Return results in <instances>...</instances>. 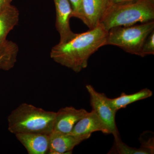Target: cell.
Segmentation results:
<instances>
[{"instance_id": "obj_1", "label": "cell", "mask_w": 154, "mask_h": 154, "mask_svg": "<svg viewBox=\"0 0 154 154\" xmlns=\"http://www.w3.org/2000/svg\"><path fill=\"white\" fill-rule=\"evenodd\" d=\"M108 31L101 24L85 32L76 33L66 42H59L53 47L50 57L61 65L80 72L88 67L92 55L106 45Z\"/></svg>"}, {"instance_id": "obj_2", "label": "cell", "mask_w": 154, "mask_h": 154, "mask_svg": "<svg viewBox=\"0 0 154 154\" xmlns=\"http://www.w3.org/2000/svg\"><path fill=\"white\" fill-rule=\"evenodd\" d=\"M55 116L56 112L22 103L12 110L8 116V129L14 134L40 133L49 135L53 131Z\"/></svg>"}, {"instance_id": "obj_3", "label": "cell", "mask_w": 154, "mask_h": 154, "mask_svg": "<svg viewBox=\"0 0 154 154\" xmlns=\"http://www.w3.org/2000/svg\"><path fill=\"white\" fill-rule=\"evenodd\" d=\"M154 4L149 0H136L132 2L111 5L101 21L106 30L137 23L154 21Z\"/></svg>"}, {"instance_id": "obj_4", "label": "cell", "mask_w": 154, "mask_h": 154, "mask_svg": "<svg viewBox=\"0 0 154 154\" xmlns=\"http://www.w3.org/2000/svg\"><path fill=\"white\" fill-rule=\"evenodd\" d=\"M153 30L154 21L112 28L108 31L106 45L117 46L127 53L140 56L145 40Z\"/></svg>"}, {"instance_id": "obj_5", "label": "cell", "mask_w": 154, "mask_h": 154, "mask_svg": "<svg viewBox=\"0 0 154 154\" xmlns=\"http://www.w3.org/2000/svg\"><path fill=\"white\" fill-rule=\"evenodd\" d=\"M86 88L90 96V104L92 110L100 118L108 131L109 134H112L114 138L119 137V132L116 123V112L108 102V98L104 93L98 92L90 85Z\"/></svg>"}, {"instance_id": "obj_6", "label": "cell", "mask_w": 154, "mask_h": 154, "mask_svg": "<svg viewBox=\"0 0 154 154\" xmlns=\"http://www.w3.org/2000/svg\"><path fill=\"white\" fill-rule=\"evenodd\" d=\"M56 10L55 26L60 36L59 42H66L71 39L76 33L71 29L69 20L72 9L69 0H54Z\"/></svg>"}, {"instance_id": "obj_7", "label": "cell", "mask_w": 154, "mask_h": 154, "mask_svg": "<svg viewBox=\"0 0 154 154\" xmlns=\"http://www.w3.org/2000/svg\"><path fill=\"white\" fill-rule=\"evenodd\" d=\"M111 5L110 0H83L82 21L90 29L97 27Z\"/></svg>"}, {"instance_id": "obj_8", "label": "cell", "mask_w": 154, "mask_h": 154, "mask_svg": "<svg viewBox=\"0 0 154 154\" xmlns=\"http://www.w3.org/2000/svg\"><path fill=\"white\" fill-rule=\"evenodd\" d=\"M88 112L83 108L77 109L71 106L60 108L56 112L53 131L69 134L75 125Z\"/></svg>"}, {"instance_id": "obj_9", "label": "cell", "mask_w": 154, "mask_h": 154, "mask_svg": "<svg viewBox=\"0 0 154 154\" xmlns=\"http://www.w3.org/2000/svg\"><path fill=\"white\" fill-rule=\"evenodd\" d=\"M101 131L109 134L105 125L93 110L88 113L75 125L69 134L87 140L93 133Z\"/></svg>"}, {"instance_id": "obj_10", "label": "cell", "mask_w": 154, "mask_h": 154, "mask_svg": "<svg viewBox=\"0 0 154 154\" xmlns=\"http://www.w3.org/2000/svg\"><path fill=\"white\" fill-rule=\"evenodd\" d=\"M49 149L48 153L63 154L72 153L74 148L85 140L83 138L69 134L52 131L49 135Z\"/></svg>"}, {"instance_id": "obj_11", "label": "cell", "mask_w": 154, "mask_h": 154, "mask_svg": "<svg viewBox=\"0 0 154 154\" xmlns=\"http://www.w3.org/2000/svg\"><path fill=\"white\" fill-rule=\"evenodd\" d=\"M15 135L28 154L48 153L49 135L40 133H19Z\"/></svg>"}, {"instance_id": "obj_12", "label": "cell", "mask_w": 154, "mask_h": 154, "mask_svg": "<svg viewBox=\"0 0 154 154\" xmlns=\"http://www.w3.org/2000/svg\"><path fill=\"white\" fill-rule=\"evenodd\" d=\"M19 19V10L12 5L0 13V46L7 40L8 34L18 24Z\"/></svg>"}, {"instance_id": "obj_13", "label": "cell", "mask_w": 154, "mask_h": 154, "mask_svg": "<svg viewBox=\"0 0 154 154\" xmlns=\"http://www.w3.org/2000/svg\"><path fill=\"white\" fill-rule=\"evenodd\" d=\"M152 95V91L148 88H144L134 94H127L123 93L116 98H108V102L113 110L117 112L118 110L125 108L128 105L134 102L147 99L151 97Z\"/></svg>"}, {"instance_id": "obj_14", "label": "cell", "mask_w": 154, "mask_h": 154, "mask_svg": "<svg viewBox=\"0 0 154 154\" xmlns=\"http://www.w3.org/2000/svg\"><path fill=\"white\" fill-rule=\"evenodd\" d=\"M19 50L15 42L8 40L0 46V69L8 71L14 67Z\"/></svg>"}, {"instance_id": "obj_15", "label": "cell", "mask_w": 154, "mask_h": 154, "mask_svg": "<svg viewBox=\"0 0 154 154\" xmlns=\"http://www.w3.org/2000/svg\"><path fill=\"white\" fill-rule=\"evenodd\" d=\"M108 154H152L148 150L140 147L139 148L131 147L122 141L120 137L114 138V144Z\"/></svg>"}, {"instance_id": "obj_16", "label": "cell", "mask_w": 154, "mask_h": 154, "mask_svg": "<svg viewBox=\"0 0 154 154\" xmlns=\"http://www.w3.org/2000/svg\"><path fill=\"white\" fill-rule=\"evenodd\" d=\"M154 54V30L146 38L141 50L140 56L144 57Z\"/></svg>"}, {"instance_id": "obj_17", "label": "cell", "mask_w": 154, "mask_h": 154, "mask_svg": "<svg viewBox=\"0 0 154 154\" xmlns=\"http://www.w3.org/2000/svg\"><path fill=\"white\" fill-rule=\"evenodd\" d=\"M72 9V17L82 20L83 0H69Z\"/></svg>"}, {"instance_id": "obj_18", "label": "cell", "mask_w": 154, "mask_h": 154, "mask_svg": "<svg viewBox=\"0 0 154 154\" xmlns=\"http://www.w3.org/2000/svg\"><path fill=\"white\" fill-rule=\"evenodd\" d=\"M12 2V0H0V13L10 7Z\"/></svg>"}, {"instance_id": "obj_19", "label": "cell", "mask_w": 154, "mask_h": 154, "mask_svg": "<svg viewBox=\"0 0 154 154\" xmlns=\"http://www.w3.org/2000/svg\"><path fill=\"white\" fill-rule=\"evenodd\" d=\"M136 0H110L111 5H119L132 2Z\"/></svg>"}, {"instance_id": "obj_20", "label": "cell", "mask_w": 154, "mask_h": 154, "mask_svg": "<svg viewBox=\"0 0 154 154\" xmlns=\"http://www.w3.org/2000/svg\"><path fill=\"white\" fill-rule=\"evenodd\" d=\"M149 1H150L151 2L154 4V0H149Z\"/></svg>"}]
</instances>
